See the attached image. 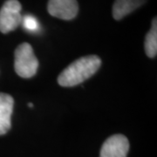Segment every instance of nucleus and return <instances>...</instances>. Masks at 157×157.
I'll return each instance as SVG.
<instances>
[{"instance_id": "nucleus-1", "label": "nucleus", "mask_w": 157, "mask_h": 157, "mask_svg": "<svg viewBox=\"0 0 157 157\" xmlns=\"http://www.w3.org/2000/svg\"><path fill=\"white\" fill-rule=\"evenodd\" d=\"M101 66V59L96 55L81 57L71 63L58 77V83L64 87H72L91 78Z\"/></svg>"}, {"instance_id": "nucleus-2", "label": "nucleus", "mask_w": 157, "mask_h": 157, "mask_svg": "<svg viewBox=\"0 0 157 157\" xmlns=\"http://www.w3.org/2000/svg\"><path fill=\"white\" fill-rule=\"evenodd\" d=\"M14 56V68L17 75L25 78L33 77L39 67V61L32 45L22 43L16 48Z\"/></svg>"}, {"instance_id": "nucleus-3", "label": "nucleus", "mask_w": 157, "mask_h": 157, "mask_svg": "<svg viewBox=\"0 0 157 157\" xmlns=\"http://www.w3.org/2000/svg\"><path fill=\"white\" fill-rule=\"evenodd\" d=\"M21 4L17 0H7L0 9V32L8 33L20 25L22 16Z\"/></svg>"}, {"instance_id": "nucleus-4", "label": "nucleus", "mask_w": 157, "mask_h": 157, "mask_svg": "<svg viewBox=\"0 0 157 157\" xmlns=\"http://www.w3.org/2000/svg\"><path fill=\"white\" fill-rule=\"evenodd\" d=\"M129 141L123 135H113L105 140L101 147L100 157H127Z\"/></svg>"}, {"instance_id": "nucleus-5", "label": "nucleus", "mask_w": 157, "mask_h": 157, "mask_svg": "<svg viewBox=\"0 0 157 157\" xmlns=\"http://www.w3.org/2000/svg\"><path fill=\"white\" fill-rule=\"evenodd\" d=\"M47 11L52 17L72 20L78 14V2L77 0H49Z\"/></svg>"}, {"instance_id": "nucleus-6", "label": "nucleus", "mask_w": 157, "mask_h": 157, "mask_svg": "<svg viewBox=\"0 0 157 157\" xmlns=\"http://www.w3.org/2000/svg\"><path fill=\"white\" fill-rule=\"evenodd\" d=\"M14 100L11 95L0 93V135H6L11 127Z\"/></svg>"}, {"instance_id": "nucleus-7", "label": "nucleus", "mask_w": 157, "mask_h": 157, "mask_svg": "<svg viewBox=\"0 0 157 157\" xmlns=\"http://www.w3.org/2000/svg\"><path fill=\"white\" fill-rule=\"evenodd\" d=\"M147 0H115L113 6V17L121 20L132 11L144 5Z\"/></svg>"}, {"instance_id": "nucleus-8", "label": "nucleus", "mask_w": 157, "mask_h": 157, "mask_svg": "<svg viewBox=\"0 0 157 157\" xmlns=\"http://www.w3.org/2000/svg\"><path fill=\"white\" fill-rule=\"evenodd\" d=\"M145 52L149 58H155L157 54V19L155 17L152 21L151 29L145 38Z\"/></svg>"}, {"instance_id": "nucleus-9", "label": "nucleus", "mask_w": 157, "mask_h": 157, "mask_svg": "<svg viewBox=\"0 0 157 157\" xmlns=\"http://www.w3.org/2000/svg\"><path fill=\"white\" fill-rule=\"evenodd\" d=\"M21 23H23L24 27L28 31L35 32L37 29L39 28V23L37 21V19L32 15H26V16L22 17Z\"/></svg>"}, {"instance_id": "nucleus-10", "label": "nucleus", "mask_w": 157, "mask_h": 157, "mask_svg": "<svg viewBox=\"0 0 157 157\" xmlns=\"http://www.w3.org/2000/svg\"><path fill=\"white\" fill-rule=\"evenodd\" d=\"M29 107H33V104H32V103H30V104H29Z\"/></svg>"}]
</instances>
